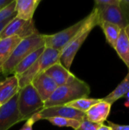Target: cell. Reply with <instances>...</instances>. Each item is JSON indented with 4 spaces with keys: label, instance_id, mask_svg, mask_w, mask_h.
I'll use <instances>...</instances> for the list:
<instances>
[{
    "label": "cell",
    "instance_id": "1",
    "mask_svg": "<svg viewBox=\"0 0 129 130\" xmlns=\"http://www.w3.org/2000/svg\"><path fill=\"white\" fill-rule=\"evenodd\" d=\"M97 25H99L98 11L94 7L92 11L85 17V21L77 34L61 52L60 62L68 70H70L78 51L81 47L91 30Z\"/></svg>",
    "mask_w": 129,
    "mask_h": 130
},
{
    "label": "cell",
    "instance_id": "2",
    "mask_svg": "<svg viewBox=\"0 0 129 130\" xmlns=\"http://www.w3.org/2000/svg\"><path fill=\"white\" fill-rule=\"evenodd\" d=\"M90 93V86L75 77L71 82L58 87L51 98L44 103L43 108L66 105L75 100L88 98Z\"/></svg>",
    "mask_w": 129,
    "mask_h": 130
},
{
    "label": "cell",
    "instance_id": "3",
    "mask_svg": "<svg viewBox=\"0 0 129 130\" xmlns=\"http://www.w3.org/2000/svg\"><path fill=\"white\" fill-rule=\"evenodd\" d=\"M42 47H45L44 34L39 33L21 40L14 50L8 60L3 66L1 74L5 77L12 75L15 67L25 57Z\"/></svg>",
    "mask_w": 129,
    "mask_h": 130
},
{
    "label": "cell",
    "instance_id": "4",
    "mask_svg": "<svg viewBox=\"0 0 129 130\" xmlns=\"http://www.w3.org/2000/svg\"><path fill=\"white\" fill-rule=\"evenodd\" d=\"M60 51L45 47L39 59L25 72L17 77L20 89L31 84L34 78L44 73L52 65L60 62Z\"/></svg>",
    "mask_w": 129,
    "mask_h": 130
},
{
    "label": "cell",
    "instance_id": "5",
    "mask_svg": "<svg viewBox=\"0 0 129 130\" xmlns=\"http://www.w3.org/2000/svg\"><path fill=\"white\" fill-rule=\"evenodd\" d=\"M43 107L44 102L31 84L19 90L17 109L23 121L27 120L33 114L43 110Z\"/></svg>",
    "mask_w": 129,
    "mask_h": 130
},
{
    "label": "cell",
    "instance_id": "6",
    "mask_svg": "<svg viewBox=\"0 0 129 130\" xmlns=\"http://www.w3.org/2000/svg\"><path fill=\"white\" fill-rule=\"evenodd\" d=\"M85 21V18L71 26L53 34H44L45 47L62 52L77 34Z\"/></svg>",
    "mask_w": 129,
    "mask_h": 130
},
{
    "label": "cell",
    "instance_id": "7",
    "mask_svg": "<svg viewBox=\"0 0 129 130\" xmlns=\"http://www.w3.org/2000/svg\"><path fill=\"white\" fill-rule=\"evenodd\" d=\"M36 34H39V31L35 27L33 20L24 21L14 17L0 34V39L17 37L23 40Z\"/></svg>",
    "mask_w": 129,
    "mask_h": 130
},
{
    "label": "cell",
    "instance_id": "8",
    "mask_svg": "<svg viewBox=\"0 0 129 130\" xmlns=\"http://www.w3.org/2000/svg\"><path fill=\"white\" fill-rule=\"evenodd\" d=\"M65 117L68 119L76 120L78 121L82 122L86 117L85 113L81 112L76 109L71 108L66 105L62 106H55L48 108H43V110L36 112L31 116V118L36 123L41 120H47L50 117Z\"/></svg>",
    "mask_w": 129,
    "mask_h": 130
},
{
    "label": "cell",
    "instance_id": "9",
    "mask_svg": "<svg viewBox=\"0 0 129 130\" xmlns=\"http://www.w3.org/2000/svg\"><path fill=\"white\" fill-rule=\"evenodd\" d=\"M17 99L18 93L1 107L0 130H8L11 126L23 121L17 109Z\"/></svg>",
    "mask_w": 129,
    "mask_h": 130
},
{
    "label": "cell",
    "instance_id": "10",
    "mask_svg": "<svg viewBox=\"0 0 129 130\" xmlns=\"http://www.w3.org/2000/svg\"><path fill=\"white\" fill-rule=\"evenodd\" d=\"M94 8L98 11L99 25L102 22H108L118 25L121 29H125L128 25L119 6L100 7L94 5Z\"/></svg>",
    "mask_w": 129,
    "mask_h": 130
},
{
    "label": "cell",
    "instance_id": "11",
    "mask_svg": "<svg viewBox=\"0 0 129 130\" xmlns=\"http://www.w3.org/2000/svg\"><path fill=\"white\" fill-rule=\"evenodd\" d=\"M31 85L44 103L51 98L58 88L56 82L45 73H43L34 78L31 82Z\"/></svg>",
    "mask_w": 129,
    "mask_h": 130
},
{
    "label": "cell",
    "instance_id": "12",
    "mask_svg": "<svg viewBox=\"0 0 129 130\" xmlns=\"http://www.w3.org/2000/svg\"><path fill=\"white\" fill-rule=\"evenodd\" d=\"M44 73L50 77L56 82L58 87L62 86L71 82L76 77L60 62L50 66Z\"/></svg>",
    "mask_w": 129,
    "mask_h": 130
},
{
    "label": "cell",
    "instance_id": "13",
    "mask_svg": "<svg viewBox=\"0 0 129 130\" xmlns=\"http://www.w3.org/2000/svg\"><path fill=\"white\" fill-rule=\"evenodd\" d=\"M20 90L16 75L6 77L0 82V103L3 105L9 101Z\"/></svg>",
    "mask_w": 129,
    "mask_h": 130
},
{
    "label": "cell",
    "instance_id": "14",
    "mask_svg": "<svg viewBox=\"0 0 129 130\" xmlns=\"http://www.w3.org/2000/svg\"><path fill=\"white\" fill-rule=\"evenodd\" d=\"M111 106L110 104L101 100L85 113L86 119L93 123L103 124L110 113Z\"/></svg>",
    "mask_w": 129,
    "mask_h": 130
},
{
    "label": "cell",
    "instance_id": "15",
    "mask_svg": "<svg viewBox=\"0 0 129 130\" xmlns=\"http://www.w3.org/2000/svg\"><path fill=\"white\" fill-rule=\"evenodd\" d=\"M41 0H15L16 18L31 21Z\"/></svg>",
    "mask_w": 129,
    "mask_h": 130
},
{
    "label": "cell",
    "instance_id": "16",
    "mask_svg": "<svg viewBox=\"0 0 129 130\" xmlns=\"http://www.w3.org/2000/svg\"><path fill=\"white\" fill-rule=\"evenodd\" d=\"M21 41L17 37L0 39V73L5 63L8 60L17 45Z\"/></svg>",
    "mask_w": 129,
    "mask_h": 130
},
{
    "label": "cell",
    "instance_id": "17",
    "mask_svg": "<svg viewBox=\"0 0 129 130\" xmlns=\"http://www.w3.org/2000/svg\"><path fill=\"white\" fill-rule=\"evenodd\" d=\"M115 50L129 69V40L125 29H122Z\"/></svg>",
    "mask_w": 129,
    "mask_h": 130
},
{
    "label": "cell",
    "instance_id": "18",
    "mask_svg": "<svg viewBox=\"0 0 129 130\" xmlns=\"http://www.w3.org/2000/svg\"><path fill=\"white\" fill-rule=\"evenodd\" d=\"M45 50V47L40 48L36 50V51L31 53L30 55H28L27 57H25L14 69L13 74L14 75H16L17 77L21 75L24 72H25L42 55Z\"/></svg>",
    "mask_w": 129,
    "mask_h": 130
},
{
    "label": "cell",
    "instance_id": "19",
    "mask_svg": "<svg viewBox=\"0 0 129 130\" xmlns=\"http://www.w3.org/2000/svg\"><path fill=\"white\" fill-rule=\"evenodd\" d=\"M129 93V69L128 72L123 81L116 87V88L112 91L109 94L102 98L103 101L110 104L111 105L114 104L119 99L123 98Z\"/></svg>",
    "mask_w": 129,
    "mask_h": 130
},
{
    "label": "cell",
    "instance_id": "20",
    "mask_svg": "<svg viewBox=\"0 0 129 130\" xmlns=\"http://www.w3.org/2000/svg\"><path fill=\"white\" fill-rule=\"evenodd\" d=\"M100 26L103 30L107 42L113 49H115L116 42L119 39L122 29L118 25L108 22H102Z\"/></svg>",
    "mask_w": 129,
    "mask_h": 130
},
{
    "label": "cell",
    "instance_id": "21",
    "mask_svg": "<svg viewBox=\"0 0 129 130\" xmlns=\"http://www.w3.org/2000/svg\"><path fill=\"white\" fill-rule=\"evenodd\" d=\"M101 100L102 98H99V99L98 98H80L66 104V106L76 109L81 112L86 113L90 107H92L96 104L99 103Z\"/></svg>",
    "mask_w": 129,
    "mask_h": 130
},
{
    "label": "cell",
    "instance_id": "22",
    "mask_svg": "<svg viewBox=\"0 0 129 130\" xmlns=\"http://www.w3.org/2000/svg\"><path fill=\"white\" fill-rule=\"evenodd\" d=\"M46 120H48L51 124L58 126V127H70L73 129H76L79 127L81 122L78 121L76 120L73 119H68L65 117H50L48 118Z\"/></svg>",
    "mask_w": 129,
    "mask_h": 130
},
{
    "label": "cell",
    "instance_id": "23",
    "mask_svg": "<svg viewBox=\"0 0 129 130\" xmlns=\"http://www.w3.org/2000/svg\"><path fill=\"white\" fill-rule=\"evenodd\" d=\"M15 14V0H14L8 6L0 10V23L5 21L8 18Z\"/></svg>",
    "mask_w": 129,
    "mask_h": 130
},
{
    "label": "cell",
    "instance_id": "24",
    "mask_svg": "<svg viewBox=\"0 0 129 130\" xmlns=\"http://www.w3.org/2000/svg\"><path fill=\"white\" fill-rule=\"evenodd\" d=\"M100 123H96L90 122L86 117L83 120V121L81 123L79 127L75 130H97L98 128L101 126Z\"/></svg>",
    "mask_w": 129,
    "mask_h": 130
},
{
    "label": "cell",
    "instance_id": "25",
    "mask_svg": "<svg viewBox=\"0 0 129 130\" xmlns=\"http://www.w3.org/2000/svg\"><path fill=\"white\" fill-rule=\"evenodd\" d=\"M94 4L95 6L100 7H107L113 5L119 6L120 0H95Z\"/></svg>",
    "mask_w": 129,
    "mask_h": 130
},
{
    "label": "cell",
    "instance_id": "26",
    "mask_svg": "<svg viewBox=\"0 0 129 130\" xmlns=\"http://www.w3.org/2000/svg\"><path fill=\"white\" fill-rule=\"evenodd\" d=\"M119 7L129 24V0H120Z\"/></svg>",
    "mask_w": 129,
    "mask_h": 130
},
{
    "label": "cell",
    "instance_id": "27",
    "mask_svg": "<svg viewBox=\"0 0 129 130\" xmlns=\"http://www.w3.org/2000/svg\"><path fill=\"white\" fill-rule=\"evenodd\" d=\"M108 124L113 130H129V125H119L110 121H108Z\"/></svg>",
    "mask_w": 129,
    "mask_h": 130
},
{
    "label": "cell",
    "instance_id": "28",
    "mask_svg": "<svg viewBox=\"0 0 129 130\" xmlns=\"http://www.w3.org/2000/svg\"><path fill=\"white\" fill-rule=\"evenodd\" d=\"M34 123H35V122L30 117L27 120H26V123H24V125L22 126V128L20 130H33V126Z\"/></svg>",
    "mask_w": 129,
    "mask_h": 130
},
{
    "label": "cell",
    "instance_id": "29",
    "mask_svg": "<svg viewBox=\"0 0 129 130\" xmlns=\"http://www.w3.org/2000/svg\"><path fill=\"white\" fill-rule=\"evenodd\" d=\"M16 16V14L15 15H13V16H11V18H8L7 20H5V21H3V22H2V23H0V34L2 33V31L3 30V29L5 28V27Z\"/></svg>",
    "mask_w": 129,
    "mask_h": 130
},
{
    "label": "cell",
    "instance_id": "30",
    "mask_svg": "<svg viewBox=\"0 0 129 130\" xmlns=\"http://www.w3.org/2000/svg\"><path fill=\"white\" fill-rule=\"evenodd\" d=\"M14 0H0V10H2V8H4L6 6H8Z\"/></svg>",
    "mask_w": 129,
    "mask_h": 130
},
{
    "label": "cell",
    "instance_id": "31",
    "mask_svg": "<svg viewBox=\"0 0 129 130\" xmlns=\"http://www.w3.org/2000/svg\"><path fill=\"white\" fill-rule=\"evenodd\" d=\"M97 130H113V129H112V128H111L110 126H106V125H104V124H102V125L98 128V129Z\"/></svg>",
    "mask_w": 129,
    "mask_h": 130
},
{
    "label": "cell",
    "instance_id": "32",
    "mask_svg": "<svg viewBox=\"0 0 129 130\" xmlns=\"http://www.w3.org/2000/svg\"><path fill=\"white\" fill-rule=\"evenodd\" d=\"M125 33H126V34H127V36H128L129 40V24L125 28Z\"/></svg>",
    "mask_w": 129,
    "mask_h": 130
},
{
    "label": "cell",
    "instance_id": "33",
    "mask_svg": "<svg viewBox=\"0 0 129 130\" xmlns=\"http://www.w3.org/2000/svg\"><path fill=\"white\" fill-rule=\"evenodd\" d=\"M5 78H6L5 76H4V75H3L2 74H1V73H0V82H2V80H4V79H5Z\"/></svg>",
    "mask_w": 129,
    "mask_h": 130
},
{
    "label": "cell",
    "instance_id": "34",
    "mask_svg": "<svg viewBox=\"0 0 129 130\" xmlns=\"http://www.w3.org/2000/svg\"><path fill=\"white\" fill-rule=\"evenodd\" d=\"M2 104L0 103V108H1V107H2Z\"/></svg>",
    "mask_w": 129,
    "mask_h": 130
}]
</instances>
